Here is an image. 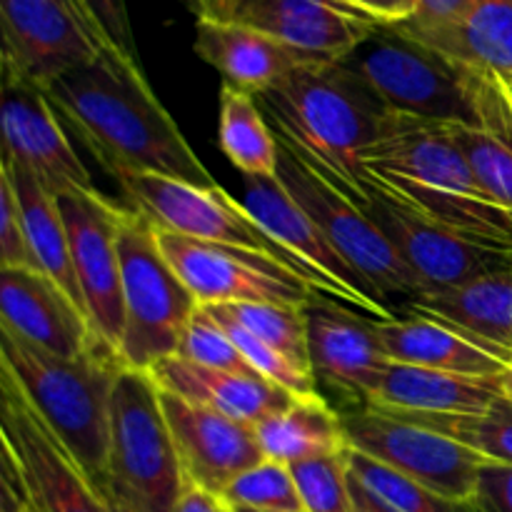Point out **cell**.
Listing matches in <instances>:
<instances>
[{
	"instance_id": "18",
	"label": "cell",
	"mask_w": 512,
	"mask_h": 512,
	"mask_svg": "<svg viewBox=\"0 0 512 512\" xmlns=\"http://www.w3.org/2000/svg\"><path fill=\"white\" fill-rule=\"evenodd\" d=\"M160 405L188 483L223 495L238 475L265 460L255 425L188 403L165 390H160Z\"/></svg>"
},
{
	"instance_id": "31",
	"label": "cell",
	"mask_w": 512,
	"mask_h": 512,
	"mask_svg": "<svg viewBox=\"0 0 512 512\" xmlns=\"http://www.w3.org/2000/svg\"><path fill=\"white\" fill-rule=\"evenodd\" d=\"M350 478L393 512H478L473 500H453L425 488L418 480L348 448Z\"/></svg>"
},
{
	"instance_id": "30",
	"label": "cell",
	"mask_w": 512,
	"mask_h": 512,
	"mask_svg": "<svg viewBox=\"0 0 512 512\" xmlns=\"http://www.w3.org/2000/svg\"><path fill=\"white\" fill-rule=\"evenodd\" d=\"M483 120V128L450 125V133L485 193L512 213V125L500 88L488 78H483Z\"/></svg>"
},
{
	"instance_id": "38",
	"label": "cell",
	"mask_w": 512,
	"mask_h": 512,
	"mask_svg": "<svg viewBox=\"0 0 512 512\" xmlns=\"http://www.w3.org/2000/svg\"><path fill=\"white\" fill-rule=\"evenodd\" d=\"M85 13L93 18L103 38L113 48L125 53L128 58L138 60V48H135L133 28H130V15L125 0H80Z\"/></svg>"
},
{
	"instance_id": "39",
	"label": "cell",
	"mask_w": 512,
	"mask_h": 512,
	"mask_svg": "<svg viewBox=\"0 0 512 512\" xmlns=\"http://www.w3.org/2000/svg\"><path fill=\"white\" fill-rule=\"evenodd\" d=\"M473 503L478 512H512V465L483 460Z\"/></svg>"
},
{
	"instance_id": "3",
	"label": "cell",
	"mask_w": 512,
	"mask_h": 512,
	"mask_svg": "<svg viewBox=\"0 0 512 512\" xmlns=\"http://www.w3.org/2000/svg\"><path fill=\"white\" fill-rule=\"evenodd\" d=\"M123 368L103 340L80 358L65 360L0 328V373L18 385L95 485L108 478L110 403Z\"/></svg>"
},
{
	"instance_id": "20",
	"label": "cell",
	"mask_w": 512,
	"mask_h": 512,
	"mask_svg": "<svg viewBox=\"0 0 512 512\" xmlns=\"http://www.w3.org/2000/svg\"><path fill=\"white\" fill-rule=\"evenodd\" d=\"M233 20L323 63H340L380 28L338 0H238Z\"/></svg>"
},
{
	"instance_id": "34",
	"label": "cell",
	"mask_w": 512,
	"mask_h": 512,
	"mask_svg": "<svg viewBox=\"0 0 512 512\" xmlns=\"http://www.w3.org/2000/svg\"><path fill=\"white\" fill-rule=\"evenodd\" d=\"M228 508L255 512H305L290 465L278 460H260L233 480L220 495Z\"/></svg>"
},
{
	"instance_id": "28",
	"label": "cell",
	"mask_w": 512,
	"mask_h": 512,
	"mask_svg": "<svg viewBox=\"0 0 512 512\" xmlns=\"http://www.w3.org/2000/svg\"><path fill=\"white\" fill-rule=\"evenodd\" d=\"M255 435L265 458L285 465L348 450L343 415L323 395L295 398L283 413L255 425Z\"/></svg>"
},
{
	"instance_id": "5",
	"label": "cell",
	"mask_w": 512,
	"mask_h": 512,
	"mask_svg": "<svg viewBox=\"0 0 512 512\" xmlns=\"http://www.w3.org/2000/svg\"><path fill=\"white\" fill-rule=\"evenodd\" d=\"M185 483L160 388L145 370L123 368L110 403V455L103 485L138 512H173Z\"/></svg>"
},
{
	"instance_id": "44",
	"label": "cell",
	"mask_w": 512,
	"mask_h": 512,
	"mask_svg": "<svg viewBox=\"0 0 512 512\" xmlns=\"http://www.w3.org/2000/svg\"><path fill=\"white\" fill-rule=\"evenodd\" d=\"M350 493H353V512H393L385 505H380L373 495L365 488H360L353 478H350Z\"/></svg>"
},
{
	"instance_id": "23",
	"label": "cell",
	"mask_w": 512,
	"mask_h": 512,
	"mask_svg": "<svg viewBox=\"0 0 512 512\" xmlns=\"http://www.w3.org/2000/svg\"><path fill=\"white\" fill-rule=\"evenodd\" d=\"M375 330L393 363L473 378H500L512 363L508 355L423 315L398 313L390 320H375Z\"/></svg>"
},
{
	"instance_id": "22",
	"label": "cell",
	"mask_w": 512,
	"mask_h": 512,
	"mask_svg": "<svg viewBox=\"0 0 512 512\" xmlns=\"http://www.w3.org/2000/svg\"><path fill=\"white\" fill-rule=\"evenodd\" d=\"M148 373L165 393H173L188 403L203 405L248 425H260L263 420L283 413L295 400L288 390L278 388L263 375L205 368L178 355L160 360Z\"/></svg>"
},
{
	"instance_id": "10",
	"label": "cell",
	"mask_w": 512,
	"mask_h": 512,
	"mask_svg": "<svg viewBox=\"0 0 512 512\" xmlns=\"http://www.w3.org/2000/svg\"><path fill=\"white\" fill-rule=\"evenodd\" d=\"M158 243L200 305L273 303L305 308L315 295L298 273L260 250L205 243L165 230H158Z\"/></svg>"
},
{
	"instance_id": "26",
	"label": "cell",
	"mask_w": 512,
	"mask_h": 512,
	"mask_svg": "<svg viewBox=\"0 0 512 512\" xmlns=\"http://www.w3.org/2000/svg\"><path fill=\"white\" fill-rule=\"evenodd\" d=\"M403 35L483 78L512 85V0H475L470 13L448 28Z\"/></svg>"
},
{
	"instance_id": "32",
	"label": "cell",
	"mask_w": 512,
	"mask_h": 512,
	"mask_svg": "<svg viewBox=\"0 0 512 512\" xmlns=\"http://www.w3.org/2000/svg\"><path fill=\"white\" fill-rule=\"evenodd\" d=\"M400 415V413H398ZM458 440L488 463L512 465V400L503 393L478 415H403Z\"/></svg>"
},
{
	"instance_id": "14",
	"label": "cell",
	"mask_w": 512,
	"mask_h": 512,
	"mask_svg": "<svg viewBox=\"0 0 512 512\" xmlns=\"http://www.w3.org/2000/svg\"><path fill=\"white\" fill-rule=\"evenodd\" d=\"M243 208L268 235H273L293 258H298L320 285L325 298L348 305L373 320L395 318V310L370 290V285L345 263L320 225L300 208L278 180H245Z\"/></svg>"
},
{
	"instance_id": "29",
	"label": "cell",
	"mask_w": 512,
	"mask_h": 512,
	"mask_svg": "<svg viewBox=\"0 0 512 512\" xmlns=\"http://www.w3.org/2000/svg\"><path fill=\"white\" fill-rule=\"evenodd\" d=\"M218 143L245 178L278 180L280 143L258 98L225 83L220 88Z\"/></svg>"
},
{
	"instance_id": "2",
	"label": "cell",
	"mask_w": 512,
	"mask_h": 512,
	"mask_svg": "<svg viewBox=\"0 0 512 512\" xmlns=\"http://www.w3.org/2000/svg\"><path fill=\"white\" fill-rule=\"evenodd\" d=\"M280 143L310 170L368 210L373 178L365 155L378 140L388 108L343 63H310L258 95Z\"/></svg>"
},
{
	"instance_id": "15",
	"label": "cell",
	"mask_w": 512,
	"mask_h": 512,
	"mask_svg": "<svg viewBox=\"0 0 512 512\" xmlns=\"http://www.w3.org/2000/svg\"><path fill=\"white\" fill-rule=\"evenodd\" d=\"M303 313L308 358L318 388L325 385L343 398V410L370 408L393 363L380 343L375 320L320 293L305 303Z\"/></svg>"
},
{
	"instance_id": "45",
	"label": "cell",
	"mask_w": 512,
	"mask_h": 512,
	"mask_svg": "<svg viewBox=\"0 0 512 512\" xmlns=\"http://www.w3.org/2000/svg\"><path fill=\"white\" fill-rule=\"evenodd\" d=\"M500 388H503L505 398L512 400V363L505 368V373L500 375Z\"/></svg>"
},
{
	"instance_id": "47",
	"label": "cell",
	"mask_w": 512,
	"mask_h": 512,
	"mask_svg": "<svg viewBox=\"0 0 512 512\" xmlns=\"http://www.w3.org/2000/svg\"><path fill=\"white\" fill-rule=\"evenodd\" d=\"M505 88H508V90H510V93H512V85H505Z\"/></svg>"
},
{
	"instance_id": "7",
	"label": "cell",
	"mask_w": 512,
	"mask_h": 512,
	"mask_svg": "<svg viewBox=\"0 0 512 512\" xmlns=\"http://www.w3.org/2000/svg\"><path fill=\"white\" fill-rule=\"evenodd\" d=\"M278 183L320 225L325 238L343 255L345 263L370 285V290L383 303L403 305L405 300L423 293L415 275L405 265L403 255L385 235V230L375 223L373 215L333 188L328 180L320 178L315 170H310L283 143H280Z\"/></svg>"
},
{
	"instance_id": "17",
	"label": "cell",
	"mask_w": 512,
	"mask_h": 512,
	"mask_svg": "<svg viewBox=\"0 0 512 512\" xmlns=\"http://www.w3.org/2000/svg\"><path fill=\"white\" fill-rule=\"evenodd\" d=\"M63 125L48 90L3 68V158L30 170L53 195L65 188L93 190V178Z\"/></svg>"
},
{
	"instance_id": "16",
	"label": "cell",
	"mask_w": 512,
	"mask_h": 512,
	"mask_svg": "<svg viewBox=\"0 0 512 512\" xmlns=\"http://www.w3.org/2000/svg\"><path fill=\"white\" fill-rule=\"evenodd\" d=\"M368 213L393 240L423 293L455 288L478 275L512 265V245L450 230L410 213L380 193L373 195Z\"/></svg>"
},
{
	"instance_id": "4",
	"label": "cell",
	"mask_w": 512,
	"mask_h": 512,
	"mask_svg": "<svg viewBox=\"0 0 512 512\" xmlns=\"http://www.w3.org/2000/svg\"><path fill=\"white\" fill-rule=\"evenodd\" d=\"M388 113L483 128V75L380 25L345 60Z\"/></svg>"
},
{
	"instance_id": "46",
	"label": "cell",
	"mask_w": 512,
	"mask_h": 512,
	"mask_svg": "<svg viewBox=\"0 0 512 512\" xmlns=\"http://www.w3.org/2000/svg\"><path fill=\"white\" fill-rule=\"evenodd\" d=\"M233 512H255V510H245V508H230Z\"/></svg>"
},
{
	"instance_id": "12",
	"label": "cell",
	"mask_w": 512,
	"mask_h": 512,
	"mask_svg": "<svg viewBox=\"0 0 512 512\" xmlns=\"http://www.w3.org/2000/svg\"><path fill=\"white\" fill-rule=\"evenodd\" d=\"M0 438L28 493L30 512H108L103 493L83 465L60 443L25 400L18 385L0 373Z\"/></svg>"
},
{
	"instance_id": "33",
	"label": "cell",
	"mask_w": 512,
	"mask_h": 512,
	"mask_svg": "<svg viewBox=\"0 0 512 512\" xmlns=\"http://www.w3.org/2000/svg\"><path fill=\"white\" fill-rule=\"evenodd\" d=\"M220 310L225 318L238 323L255 338L268 343L285 358L293 360L298 368L310 370L308 358V328H305L303 308L295 305H273V303H238V305H210Z\"/></svg>"
},
{
	"instance_id": "19",
	"label": "cell",
	"mask_w": 512,
	"mask_h": 512,
	"mask_svg": "<svg viewBox=\"0 0 512 512\" xmlns=\"http://www.w3.org/2000/svg\"><path fill=\"white\" fill-rule=\"evenodd\" d=\"M0 328L65 360L100 343L85 310L43 270H0Z\"/></svg>"
},
{
	"instance_id": "21",
	"label": "cell",
	"mask_w": 512,
	"mask_h": 512,
	"mask_svg": "<svg viewBox=\"0 0 512 512\" xmlns=\"http://www.w3.org/2000/svg\"><path fill=\"white\" fill-rule=\"evenodd\" d=\"M195 53L213 65L230 88L263 95L310 63H323L278 43L238 20H195Z\"/></svg>"
},
{
	"instance_id": "24",
	"label": "cell",
	"mask_w": 512,
	"mask_h": 512,
	"mask_svg": "<svg viewBox=\"0 0 512 512\" xmlns=\"http://www.w3.org/2000/svg\"><path fill=\"white\" fill-rule=\"evenodd\" d=\"M400 313L438 320L512 358V265L455 288L415 295Z\"/></svg>"
},
{
	"instance_id": "35",
	"label": "cell",
	"mask_w": 512,
	"mask_h": 512,
	"mask_svg": "<svg viewBox=\"0 0 512 512\" xmlns=\"http://www.w3.org/2000/svg\"><path fill=\"white\" fill-rule=\"evenodd\" d=\"M305 512H353L348 450L290 465Z\"/></svg>"
},
{
	"instance_id": "9",
	"label": "cell",
	"mask_w": 512,
	"mask_h": 512,
	"mask_svg": "<svg viewBox=\"0 0 512 512\" xmlns=\"http://www.w3.org/2000/svg\"><path fill=\"white\" fill-rule=\"evenodd\" d=\"M348 448L453 500H473L483 458L458 440L378 408L340 410Z\"/></svg>"
},
{
	"instance_id": "8",
	"label": "cell",
	"mask_w": 512,
	"mask_h": 512,
	"mask_svg": "<svg viewBox=\"0 0 512 512\" xmlns=\"http://www.w3.org/2000/svg\"><path fill=\"white\" fill-rule=\"evenodd\" d=\"M118 183L125 198L130 200V208L158 230L205 240V243L238 245V248L268 253L270 258L280 260L293 273H298L315 293H320L315 275L298 258H293L273 235L265 233L250 218L243 203L230 198L220 185L200 188V185L185 183V180L143 173L120 175Z\"/></svg>"
},
{
	"instance_id": "6",
	"label": "cell",
	"mask_w": 512,
	"mask_h": 512,
	"mask_svg": "<svg viewBox=\"0 0 512 512\" xmlns=\"http://www.w3.org/2000/svg\"><path fill=\"white\" fill-rule=\"evenodd\" d=\"M125 330L118 355L125 368L148 373L178 353L200 303L180 280L158 243V230L128 205L120 225Z\"/></svg>"
},
{
	"instance_id": "49",
	"label": "cell",
	"mask_w": 512,
	"mask_h": 512,
	"mask_svg": "<svg viewBox=\"0 0 512 512\" xmlns=\"http://www.w3.org/2000/svg\"><path fill=\"white\" fill-rule=\"evenodd\" d=\"M228 512H233V510H230V508H228Z\"/></svg>"
},
{
	"instance_id": "41",
	"label": "cell",
	"mask_w": 512,
	"mask_h": 512,
	"mask_svg": "<svg viewBox=\"0 0 512 512\" xmlns=\"http://www.w3.org/2000/svg\"><path fill=\"white\" fill-rule=\"evenodd\" d=\"M358 13L368 15L378 25H398L403 20L413 18L418 0H338Z\"/></svg>"
},
{
	"instance_id": "13",
	"label": "cell",
	"mask_w": 512,
	"mask_h": 512,
	"mask_svg": "<svg viewBox=\"0 0 512 512\" xmlns=\"http://www.w3.org/2000/svg\"><path fill=\"white\" fill-rule=\"evenodd\" d=\"M3 68L50 88L110 45L80 0H0Z\"/></svg>"
},
{
	"instance_id": "1",
	"label": "cell",
	"mask_w": 512,
	"mask_h": 512,
	"mask_svg": "<svg viewBox=\"0 0 512 512\" xmlns=\"http://www.w3.org/2000/svg\"><path fill=\"white\" fill-rule=\"evenodd\" d=\"M45 90L65 128L78 135L115 180L143 173L200 188L218 185L153 93L138 60L113 45Z\"/></svg>"
},
{
	"instance_id": "43",
	"label": "cell",
	"mask_w": 512,
	"mask_h": 512,
	"mask_svg": "<svg viewBox=\"0 0 512 512\" xmlns=\"http://www.w3.org/2000/svg\"><path fill=\"white\" fill-rule=\"evenodd\" d=\"M198 18H220L233 20L238 0H183Z\"/></svg>"
},
{
	"instance_id": "42",
	"label": "cell",
	"mask_w": 512,
	"mask_h": 512,
	"mask_svg": "<svg viewBox=\"0 0 512 512\" xmlns=\"http://www.w3.org/2000/svg\"><path fill=\"white\" fill-rule=\"evenodd\" d=\"M173 512H228V505L223 503L220 495L208 493V490L198 488L193 483H185Z\"/></svg>"
},
{
	"instance_id": "11",
	"label": "cell",
	"mask_w": 512,
	"mask_h": 512,
	"mask_svg": "<svg viewBox=\"0 0 512 512\" xmlns=\"http://www.w3.org/2000/svg\"><path fill=\"white\" fill-rule=\"evenodd\" d=\"M55 198L68 228L70 255L85 313L98 338L118 353L125 330L120 225L128 208L110 200L98 188H65Z\"/></svg>"
},
{
	"instance_id": "36",
	"label": "cell",
	"mask_w": 512,
	"mask_h": 512,
	"mask_svg": "<svg viewBox=\"0 0 512 512\" xmlns=\"http://www.w3.org/2000/svg\"><path fill=\"white\" fill-rule=\"evenodd\" d=\"M175 355L188 360V363L205 365V368L260 375L255 373L253 365L243 358V353L235 348L230 335L225 333L223 325L210 315V310L205 308V305H200V308L195 310L193 320H190L183 338H180L178 353Z\"/></svg>"
},
{
	"instance_id": "25",
	"label": "cell",
	"mask_w": 512,
	"mask_h": 512,
	"mask_svg": "<svg viewBox=\"0 0 512 512\" xmlns=\"http://www.w3.org/2000/svg\"><path fill=\"white\" fill-rule=\"evenodd\" d=\"M500 393V378H473L390 363L370 408L400 415H478L485 413Z\"/></svg>"
},
{
	"instance_id": "40",
	"label": "cell",
	"mask_w": 512,
	"mask_h": 512,
	"mask_svg": "<svg viewBox=\"0 0 512 512\" xmlns=\"http://www.w3.org/2000/svg\"><path fill=\"white\" fill-rule=\"evenodd\" d=\"M473 5L475 0H418L413 18L403 20L393 28L400 33H425V30L448 28V25L463 20Z\"/></svg>"
},
{
	"instance_id": "48",
	"label": "cell",
	"mask_w": 512,
	"mask_h": 512,
	"mask_svg": "<svg viewBox=\"0 0 512 512\" xmlns=\"http://www.w3.org/2000/svg\"><path fill=\"white\" fill-rule=\"evenodd\" d=\"M23 512H30V508H25V510H23Z\"/></svg>"
},
{
	"instance_id": "27",
	"label": "cell",
	"mask_w": 512,
	"mask_h": 512,
	"mask_svg": "<svg viewBox=\"0 0 512 512\" xmlns=\"http://www.w3.org/2000/svg\"><path fill=\"white\" fill-rule=\"evenodd\" d=\"M0 170L8 175L10 185H13L30 248H33L43 273L53 278L85 310L83 293H80L78 278H75L73 255H70L68 228H65L58 198L30 170L13 163V160H0Z\"/></svg>"
},
{
	"instance_id": "37",
	"label": "cell",
	"mask_w": 512,
	"mask_h": 512,
	"mask_svg": "<svg viewBox=\"0 0 512 512\" xmlns=\"http://www.w3.org/2000/svg\"><path fill=\"white\" fill-rule=\"evenodd\" d=\"M0 265L3 268L43 270L33 248H30L13 185L3 170H0Z\"/></svg>"
}]
</instances>
